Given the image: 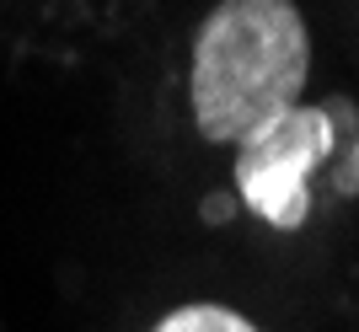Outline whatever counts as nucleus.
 <instances>
[{"mask_svg": "<svg viewBox=\"0 0 359 332\" xmlns=\"http://www.w3.org/2000/svg\"><path fill=\"white\" fill-rule=\"evenodd\" d=\"M311 32L295 0H220L194 38V123L215 145H241L300 107Z\"/></svg>", "mask_w": 359, "mask_h": 332, "instance_id": "f257e3e1", "label": "nucleus"}, {"mask_svg": "<svg viewBox=\"0 0 359 332\" xmlns=\"http://www.w3.org/2000/svg\"><path fill=\"white\" fill-rule=\"evenodd\" d=\"M327 161L338 166V193H359V107L348 97L290 107L252 129L236 151V188L273 230H300L311 214V177Z\"/></svg>", "mask_w": 359, "mask_h": 332, "instance_id": "f03ea898", "label": "nucleus"}, {"mask_svg": "<svg viewBox=\"0 0 359 332\" xmlns=\"http://www.w3.org/2000/svg\"><path fill=\"white\" fill-rule=\"evenodd\" d=\"M156 332H257V327L247 317H236L231 305L198 300V305H182V311L161 317V321H156Z\"/></svg>", "mask_w": 359, "mask_h": 332, "instance_id": "7ed1b4c3", "label": "nucleus"}]
</instances>
